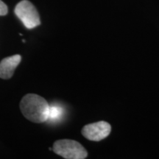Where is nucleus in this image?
Masks as SVG:
<instances>
[{"mask_svg":"<svg viewBox=\"0 0 159 159\" xmlns=\"http://www.w3.org/2000/svg\"><path fill=\"white\" fill-rule=\"evenodd\" d=\"M53 151L66 159H84L88 152L83 145L71 139H61L53 144Z\"/></svg>","mask_w":159,"mask_h":159,"instance_id":"2","label":"nucleus"},{"mask_svg":"<svg viewBox=\"0 0 159 159\" xmlns=\"http://www.w3.org/2000/svg\"><path fill=\"white\" fill-rule=\"evenodd\" d=\"M7 12H8V9H7V5L2 0H0V16L7 15Z\"/></svg>","mask_w":159,"mask_h":159,"instance_id":"7","label":"nucleus"},{"mask_svg":"<svg viewBox=\"0 0 159 159\" xmlns=\"http://www.w3.org/2000/svg\"><path fill=\"white\" fill-rule=\"evenodd\" d=\"M111 125L105 121L85 125L82 129V135L85 139L94 142H99L108 137L111 134Z\"/></svg>","mask_w":159,"mask_h":159,"instance_id":"4","label":"nucleus"},{"mask_svg":"<svg viewBox=\"0 0 159 159\" xmlns=\"http://www.w3.org/2000/svg\"><path fill=\"white\" fill-rule=\"evenodd\" d=\"M50 105L42 97L35 94L25 95L20 102V109L25 118L35 123L48 120Z\"/></svg>","mask_w":159,"mask_h":159,"instance_id":"1","label":"nucleus"},{"mask_svg":"<svg viewBox=\"0 0 159 159\" xmlns=\"http://www.w3.org/2000/svg\"><path fill=\"white\" fill-rule=\"evenodd\" d=\"M15 13L27 29H33L41 24L36 8L27 0H22L17 4L15 7Z\"/></svg>","mask_w":159,"mask_h":159,"instance_id":"3","label":"nucleus"},{"mask_svg":"<svg viewBox=\"0 0 159 159\" xmlns=\"http://www.w3.org/2000/svg\"><path fill=\"white\" fill-rule=\"evenodd\" d=\"M21 61V57L19 55H12L2 60L0 62V78L5 80L11 78Z\"/></svg>","mask_w":159,"mask_h":159,"instance_id":"5","label":"nucleus"},{"mask_svg":"<svg viewBox=\"0 0 159 159\" xmlns=\"http://www.w3.org/2000/svg\"><path fill=\"white\" fill-rule=\"evenodd\" d=\"M62 115V108H60L56 105H52L49 107V119L51 120H57Z\"/></svg>","mask_w":159,"mask_h":159,"instance_id":"6","label":"nucleus"}]
</instances>
